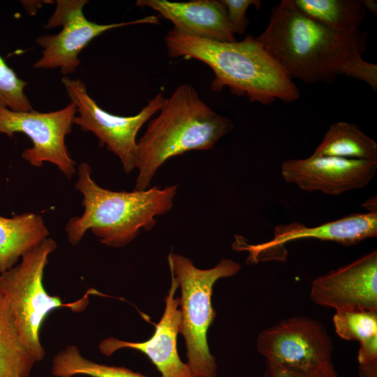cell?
<instances>
[{
	"label": "cell",
	"mask_w": 377,
	"mask_h": 377,
	"mask_svg": "<svg viewBox=\"0 0 377 377\" xmlns=\"http://www.w3.org/2000/svg\"><path fill=\"white\" fill-rule=\"evenodd\" d=\"M256 38L292 80L332 83L344 75L376 91L377 65L362 57L367 34L333 30L302 13L293 0L272 8L267 27Z\"/></svg>",
	"instance_id": "cell-1"
},
{
	"label": "cell",
	"mask_w": 377,
	"mask_h": 377,
	"mask_svg": "<svg viewBox=\"0 0 377 377\" xmlns=\"http://www.w3.org/2000/svg\"><path fill=\"white\" fill-rule=\"evenodd\" d=\"M164 42L170 58L195 59L207 64L214 74L211 89L215 92L228 87L233 94L263 105L276 100L290 103L300 97L294 82L253 36L227 43L172 29Z\"/></svg>",
	"instance_id": "cell-2"
},
{
	"label": "cell",
	"mask_w": 377,
	"mask_h": 377,
	"mask_svg": "<svg viewBox=\"0 0 377 377\" xmlns=\"http://www.w3.org/2000/svg\"><path fill=\"white\" fill-rule=\"evenodd\" d=\"M159 111L137 142L135 191L149 188L158 168L170 158L212 149L234 128L230 119L214 112L189 84L178 86L165 98Z\"/></svg>",
	"instance_id": "cell-3"
},
{
	"label": "cell",
	"mask_w": 377,
	"mask_h": 377,
	"mask_svg": "<svg viewBox=\"0 0 377 377\" xmlns=\"http://www.w3.org/2000/svg\"><path fill=\"white\" fill-rule=\"evenodd\" d=\"M75 188L83 195L84 212L71 218L65 230L72 245L77 244L89 230L101 244L122 247L131 242L142 229L149 230L156 216L170 211L178 186H158L144 191H113L98 185L86 163L77 168Z\"/></svg>",
	"instance_id": "cell-4"
},
{
	"label": "cell",
	"mask_w": 377,
	"mask_h": 377,
	"mask_svg": "<svg viewBox=\"0 0 377 377\" xmlns=\"http://www.w3.org/2000/svg\"><path fill=\"white\" fill-rule=\"evenodd\" d=\"M50 237L24 253L18 264L0 274V295L10 311L20 337L38 362L45 351L40 343V330L46 317L54 310L68 308L83 311L88 295L71 303H64L58 295L47 293L43 275L49 256L57 249Z\"/></svg>",
	"instance_id": "cell-5"
},
{
	"label": "cell",
	"mask_w": 377,
	"mask_h": 377,
	"mask_svg": "<svg viewBox=\"0 0 377 377\" xmlns=\"http://www.w3.org/2000/svg\"><path fill=\"white\" fill-rule=\"evenodd\" d=\"M171 273L179 283L181 323L179 332L185 339L187 364L195 377H216L217 364L207 344V330L216 316L212 304L213 286L221 278L238 273L241 265L224 258L213 268L200 269L184 256H168Z\"/></svg>",
	"instance_id": "cell-6"
},
{
	"label": "cell",
	"mask_w": 377,
	"mask_h": 377,
	"mask_svg": "<svg viewBox=\"0 0 377 377\" xmlns=\"http://www.w3.org/2000/svg\"><path fill=\"white\" fill-rule=\"evenodd\" d=\"M61 82L76 107L73 123L85 132L94 133L101 146L117 155L126 173L135 169L136 135L141 127L162 106L165 99L158 92L135 115L124 117L111 114L101 108L89 96L84 83L79 79L61 78Z\"/></svg>",
	"instance_id": "cell-7"
},
{
	"label": "cell",
	"mask_w": 377,
	"mask_h": 377,
	"mask_svg": "<svg viewBox=\"0 0 377 377\" xmlns=\"http://www.w3.org/2000/svg\"><path fill=\"white\" fill-rule=\"evenodd\" d=\"M87 0H57L56 8L49 18L46 29L62 27L57 34L39 36L36 43L43 49L41 57L34 67L59 68L64 75L74 73L80 66L79 54L97 36L110 29L139 24H159L158 15L133 21L101 24L87 20L83 13Z\"/></svg>",
	"instance_id": "cell-8"
},
{
	"label": "cell",
	"mask_w": 377,
	"mask_h": 377,
	"mask_svg": "<svg viewBox=\"0 0 377 377\" xmlns=\"http://www.w3.org/2000/svg\"><path fill=\"white\" fill-rule=\"evenodd\" d=\"M76 114L72 102L49 112L14 111L0 105V133L10 138L17 133H24L33 145L22 153L24 161L38 168L45 162L51 163L71 179L76 163L69 154L65 139L72 131Z\"/></svg>",
	"instance_id": "cell-9"
},
{
	"label": "cell",
	"mask_w": 377,
	"mask_h": 377,
	"mask_svg": "<svg viewBox=\"0 0 377 377\" xmlns=\"http://www.w3.org/2000/svg\"><path fill=\"white\" fill-rule=\"evenodd\" d=\"M333 348L324 325L306 316L284 319L263 330L256 341L257 350L266 361L299 368L332 364Z\"/></svg>",
	"instance_id": "cell-10"
},
{
	"label": "cell",
	"mask_w": 377,
	"mask_h": 377,
	"mask_svg": "<svg viewBox=\"0 0 377 377\" xmlns=\"http://www.w3.org/2000/svg\"><path fill=\"white\" fill-rule=\"evenodd\" d=\"M377 236V211L357 213L336 221L315 227H307L298 222L275 226L274 237L258 244H248L237 238L234 243L236 250L247 251L248 260L257 263L263 260H286L284 245L290 242L302 239H316L332 241L348 246L357 244L367 238Z\"/></svg>",
	"instance_id": "cell-11"
},
{
	"label": "cell",
	"mask_w": 377,
	"mask_h": 377,
	"mask_svg": "<svg viewBox=\"0 0 377 377\" xmlns=\"http://www.w3.org/2000/svg\"><path fill=\"white\" fill-rule=\"evenodd\" d=\"M310 297L336 311H377V251L316 278Z\"/></svg>",
	"instance_id": "cell-12"
},
{
	"label": "cell",
	"mask_w": 377,
	"mask_h": 377,
	"mask_svg": "<svg viewBox=\"0 0 377 377\" xmlns=\"http://www.w3.org/2000/svg\"><path fill=\"white\" fill-rule=\"evenodd\" d=\"M376 170L377 161L311 155L284 161L281 174L286 182L303 191L337 195L365 187Z\"/></svg>",
	"instance_id": "cell-13"
},
{
	"label": "cell",
	"mask_w": 377,
	"mask_h": 377,
	"mask_svg": "<svg viewBox=\"0 0 377 377\" xmlns=\"http://www.w3.org/2000/svg\"><path fill=\"white\" fill-rule=\"evenodd\" d=\"M171 286L165 298L163 316L152 337L145 342H129L109 337L101 341L98 348L101 353L110 356L121 348L135 349L145 354L155 365L161 377H195L186 363L178 355L177 337L181 323L178 306L179 297L175 298L179 283L171 273Z\"/></svg>",
	"instance_id": "cell-14"
},
{
	"label": "cell",
	"mask_w": 377,
	"mask_h": 377,
	"mask_svg": "<svg viewBox=\"0 0 377 377\" xmlns=\"http://www.w3.org/2000/svg\"><path fill=\"white\" fill-rule=\"evenodd\" d=\"M136 5L155 10L159 17L170 21L174 29L182 34L219 42L237 40L221 0H138Z\"/></svg>",
	"instance_id": "cell-15"
},
{
	"label": "cell",
	"mask_w": 377,
	"mask_h": 377,
	"mask_svg": "<svg viewBox=\"0 0 377 377\" xmlns=\"http://www.w3.org/2000/svg\"><path fill=\"white\" fill-rule=\"evenodd\" d=\"M49 234L38 214L27 212L11 218L0 216V274L15 266L24 253Z\"/></svg>",
	"instance_id": "cell-16"
},
{
	"label": "cell",
	"mask_w": 377,
	"mask_h": 377,
	"mask_svg": "<svg viewBox=\"0 0 377 377\" xmlns=\"http://www.w3.org/2000/svg\"><path fill=\"white\" fill-rule=\"evenodd\" d=\"M312 155L377 161V144L357 125L339 121L330 126Z\"/></svg>",
	"instance_id": "cell-17"
},
{
	"label": "cell",
	"mask_w": 377,
	"mask_h": 377,
	"mask_svg": "<svg viewBox=\"0 0 377 377\" xmlns=\"http://www.w3.org/2000/svg\"><path fill=\"white\" fill-rule=\"evenodd\" d=\"M305 15L339 32L355 34L361 30L366 10L361 0H293Z\"/></svg>",
	"instance_id": "cell-18"
},
{
	"label": "cell",
	"mask_w": 377,
	"mask_h": 377,
	"mask_svg": "<svg viewBox=\"0 0 377 377\" xmlns=\"http://www.w3.org/2000/svg\"><path fill=\"white\" fill-rule=\"evenodd\" d=\"M36 362L22 341L8 304L0 295V377H28Z\"/></svg>",
	"instance_id": "cell-19"
},
{
	"label": "cell",
	"mask_w": 377,
	"mask_h": 377,
	"mask_svg": "<svg viewBox=\"0 0 377 377\" xmlns=\"http://www.w3.org/2000/svg\"><path fill=\"white\" fill-rule=\"evenodd\" d=\"M52 374L55 377L84 375L91 377H147L124 367L110 366L91 361L82 355L77 346H68L52 360Z\"/></svg>",
	"instance_id": "cell-20"
},
{
	"label": "cell",
	"mask_w": 377,
	"mask_h": 377,
	"mask_svg": "<svg viewBox=\"0 0 377 377\" xmlns=\"http://www.w3.org/2000/svg\"><path fill=\"white\" fill-rule=\"evenodd\" d=\"M337 335L360 344L377 338V311L338 310L333 316Z\"/></svg>",
	"instance_id": "cell-21"
},
{
	"label": "cell",
	"mask_w": 377,
	"mask_h": 377,
	"mask_svg": "<svg viewBox=\"0 0 377 377\" xmlns=\"http://www.w3.org/2000/svg\"><path fill=\"white\" fill-rule=\"evenodd\" d=\"M27 84L28 82L20 78L0 55V105L14 111L34 110L24 93Z\"/></svg>",
	"instance_id": "cell-22"
},
{
	"label": "cell",
	"mask_w": 377,
	"mask_h": 377,
	"mask_svg": "<svg viewBox=\"0 0 377 377\" xmlns=\"http://www.w3.org/2000/svg\"><path fill=\"white\" fill-rule=\"evenodd\" d=\"M265 377H338L333 364L315 368L289 367L266 361Z\"/></svg>",
	"instance_id": "cell-23"
},
{
	"label": "cell",
	"mask_w": 377,
	"mask_h": 377,
	"mask_svg": "<svg viewBox=\"0 0 377 377\" xmlns=\"http://www.w3.org/2000/svg\"><path fill=\"white\" fill-rule=\"evenodd\" d=\"M226 8L227 19L234 34H244L249 24L246 11L251 6L257 9L262 4L258 0H221Z\"/></svg>",
	"instance_id": "cell-24"
},
{
	"label": "cell",
	"mask_w": 377,
	"mask_h": 377,
	"mask_svg": "<svg viewBox=\"0 0 377 377\" xmlns=\"http://www.w3.org/2000/svg\"><path fill=\"white\" fill-rule=\"evenodd\" d=\"M365 10H369L374 15L377 14V1L376 0H361Z\"/></svg>",
	"instance_id": "cell-25"
},
{
	"label": "cell",
	"mask_w": 377,
	"mask_h": 377,
	"mask_svg": "<svg viewBox=\"0 0 377 377\" xmlns=\"http://www.w3.org/2000/svg\"><path fill=\"white\" fill-rule=\"evenodd\" d=\"M362 207L367 209L369 212H376V198L367 200L364 204H362Z\"/></svg>",
	"instance_id": "cell-26"
}]
</instances>
